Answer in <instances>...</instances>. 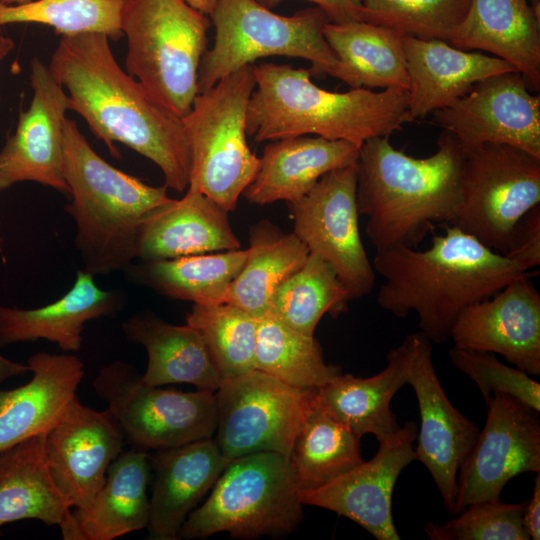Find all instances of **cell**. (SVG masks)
<instances>
[{"label":"cell","instance_id":"cell-31","mask_svg":"<svg viewBox=\"0 0 540 540\" xmlns=\"http://www.w3.org/2000/svg\"><path fill=\"white\" fill-rule=\"evenodd\" d=\"M324 37L338 63L328 73L351 88L409 89L404 35L364 21L328 22Z\"/></svg>","mask_w":540,"mask_h":540},{"label":"cell","instance_id":"cell-34","mask_svg":"<svg viewBox=\"0 0 540 540\" xmlns=\"http://www.w3.org/2000/svg\"><path fill=\"white\" fill-rule=\"evenodd\" d=\"M247 249L205 253L172 259L131 263L127 278L171 299L218 304L228 285L242 270Z\"/></svg>","mask_w":540,"mask_h":540},{"label":"cell","instance_id":"cell-41","mask_svg":"<svg viewBox=\"0 0 540 540\" xmlns=\"http://www.w3.org/2000/svg\"><path fill=\"white\" fill-rule=\"evenodd\" d=\"M525 505L526 501L511 504L500 498L471 503L443 525L427 522L424 531L432 540H529Z\"/></svg>","mask_w":540,"mask_h":540},{"label":"cell","instance_id":"cell-38","mask_svg":"<svg viewBox=\"0 0 540 540\" xmlns=\"http://www.w3.org/2000/svg\"><path fill=\"white\" fill-rule=\"evenodd\" d=\"M186 324L200 334L222 380L254 369L257 318L230 304L193 303Z\"/></svg>","mask_w":540,"mask_h":540},{"label":"cell","instance_id":"cell-6","mask_svg":"<svg viewBox=\"0 0 540 540\" xmlns=\"http://www.w3.org/2000/svg\"><path fill=\"white\" fill-rule=\"evenodd\" d=\"M210 26V18L184 0H124L126 71L180 117L198 94V68Z\"/></svg>","mask_w":540,"mask_h":540},{"label":"cell","instance_id":"cell-36","mask_svg":"<svg viewBox=\"0 0 540 540\" xmlns=\"http://www.w3.org/2000/svg\"><path fill=\"white\" fill-rule=\"evenodd\" d=\"M350 300L334 268L309 253L305 263L275 290L267 315L314 336L321 318L326 313L336 316L343 312Z\"/></svg>","mask_w":540,"mask_h":540},{"label":"cell","instance_id":"cell-39","mask_svg":"<svg viewBox=\"0 0 540 540\" xmlns=\"http://www.w3.org/2000/svg\"><path fill=\"white\" fill-rule=\"evenodd\" d=\"M124 0H36L24 5L0 3V26L38 23L61 36L102 33L111 40L123 36L121 16Z\"/></svg>","mask_w":540,"mask_h":540},{"label":"cell","instance_id":"cell-33","mask_svg":"<svg viewBox=\"0 0 540 540\" xmlns=\"http://www.w3.org/2000/svg\"><path fill=\"white\" fill-rule=\"evenodd\" d=\"M246 262L218 304H230L260 319L267 315L275 290L306 261L309 250L293 233L268 220L250 229Z\"/></svg>","mask_w":540,"mask_h":540},{"label":"cell","instance_id":"cell-37","mask_svg":"<svg viewBox=\"0 0 540 540\" xmlns=\"http://www.w3.org/2000/svg\"><path fill=\"white\" fill-rule=\"evenodd\" d=\"M254 369L300 389H316L342 373L339 366L324 361L314 336L269 315L258 319Z\"/></svg>","mask_w":540,"mask_h":540},{"label":"cell","instance_id":"cell-19","mask_svg":"<svg viewBox=\"0 0 540 540\" xmlns=\"http://www.w3.org/2000/svg\"><path fill=\"white\" fill-rule=\"evenodd\" d=\"M417 334L416 354L407 383L415 392L420 412L414 455L428 469L445 508L453 515L458 472L480 429L446 396L434 368L432 342L423 333Z\"/></svg>","mask_w":540,"mask_h":540},{"label":"cell","instance_id":"cell-26","mask_svg":"<svg viewBox=\"0 0 540 540\" xmlns=\"http://www.w3.org/2000/svg\"><path fill=\"white\" fill-rule=\"evenodd\" d=\"M228 212L193 185L143 222L136 259L153 261L240 249Z\"/></svg>","mask_w":540,"mask_h":540},{"label":"cell","instance_id":"cell-12","mask_svg":"<svg viewBox=\"0 0 540 540\" xmlns=\"http://www.w3.org/2000/svg\"><path fill=\"white\" fill-rule=\"evenodd\" d=\"M316 389L292 387L257 369L223 379L215 391L216 437L229 460L256 452L289 458Z\"/></svg>","mask_w":540,"mask_h":540},{"label":"cell","instance_id":"cell-13","mask_svg":"<svg viewBox=\"0 0 540 540\" xmlns=\"http://www.w3.org/2000/svg\"><path fill=\"white\" fill-rule=\"evenodd\" d=\"M356 164L323 175L303 197L289 202L293 233L329 263L351 299L369 294L375 271L359 230Z\"/></svg>","mask_w":540,"mask_h":540},{"label":"cell","instance_id":"cell-17","mask_svg":"<svg viewBox=\"0 0 540 540\" xmlns=\"http://www.w3.org/2000/svg\"><path fill=\"white\" fill-rule=\"evenodd\" d=\"M418 433L408 421L379 443L372 459L310 490H298L304 505L317 506L357 523L377 540H400L392 516V494L403 471L415 460L413 443Z\"/></svg>","mask_w":540,"mask_h":540},{"label":"cell","instance_id":"cell-8","mask_svg":"<svg viewBox=\"0 0 540 540\" xmlns=\"http://www.w3.org/2000/svg\"><path fill=\"white\" fill-rule=\"evenodd\" d=\"M302 506L289 459L276 452L251 453L230 460L178 539L219 532L237 539L289 534L303 519Z\"/></svg>","mask_w":540,"mask_h":540},{"label":"cell","instance_id":"cell-48","mask_svg":"<svg viewBox=\"0 0 540 540\" xmlns=\"http://www.w3.org/2000/svg\"><path fill=\"white\" fill-rule=\"evenodd\" d=\"M13 48L14 41L3 33L2 27L0 26V62L10 54Z\"/></svg>","mask_w":540,"mask_h":540},{"label":"cell","instance_id":"cell-35","mask_svg":"<svg viewBox=\"0 0 540 540\" xmlns=\"http://www.w3.org/2000/svg\"><path fill=\"white\" fill-rule=\"evenodd\" d=\"M360 439L314 397L288 458L298 490L323 486L361 464Z\"/></svg>","mask_w":540,"mask_h":540},{"label":"cell","instance_id":"cell-44","mask_svg":"<svg viewBox=\"0 0 540 540\" xmlns=\"http://www.w3.org/2000/svg\"><path fill=\"white\" fill-rule=\"evenodd\" d=\"M262 6L273 9L284 0H255ZM320 7L332 23L361 21V7L356 0H306Z\"/></svg>","mask_w":540,"mask_h":540},{"label":"cell","instance_id":"cell-40","mask_svg":"<svg viewBox=\"0 0 540 540\" xmlns=\"http://www.w3.org/2000/svg\"><path fill=\"white\" fill-rule=\"evenodd\" d=\"M361 21L419 39L448 40L471 0H356Z\"/></svg>","mask_w":540,"mask_h":540},{"label":"cell","instance_id":"cell-24","mask_svg":"<svg viewBox=\"0 0 540 540\" xmlns=\"http://www.w3.org/2000/svg\"><path fill=\"white\" fill-rule=\"evenodd\" d=\"M418 334L408 335L387 355V366L368 378L338 374L316 388L315 400L358 436L374 435L378 442L394 435L400 425L390 403L408 383L417 348Z\"/></svg>","mask_w":540,"mask_h":540},{"label":"cell","instance_id":"cell-45","mask_svg":"<svg viewBox=\"0 0 540 540\" xmlns=\"http://www.w3.org/2000/svg\"><path fill=\"white\" fill-rule=\"evenodd\" d=\"M524 527L533 540L540 539V472L534 481L532 498L526 501L523 514Z\"/></svg>","mask_w":540,"mask_h":540},{"label":"cell","instance_id":"cell-14","mask_svg":"<svg viewBox=\"0 0 540 540\" xmlns=\"http://www.w3.org/2000/svg\"><path fill=\"white\" fill-rule=\"evenodd\" d=\"M485 402V425L458 472L453 515L471 503L498 499L520 474L540 472L539 412L502 393Z\"/></svg>","mask_w":540,"mask_h":540},{"label":"cell","instance_id":"cell-4","mask_svg":"<svg viewBox=\"0 0 540 540\" xmlns=\"http://www.w3.org/2000/svg\"><path fill=\"white\" fill-rule=\"evenodd\" d=\"M252 67L256 87L247 107L246 133L256 142L314 134L361 146L414 121L407 90L332 92L315 85L309 69L272 62Z\"/></svg>","mask_w":540,"mask_h":540},{"label":"cell","instance_id":"cell-11","mask_svg":"<svg viewBox=\"0 0 540 540\" xmlns=\"http://www.w3.org/2000/svg\"><path fill=\"white\" fill-rule=\"evenodd\" d=\"M540 205V157L485 143L465 151L461 201L454 225L505 255L517 221Z\"/></svg>","mask_w":540,"mask_h":540},{"label":"cell","instance_id":"cell-30","mask_svg":"<svg viewBox=\"0 0 540 540\" xmlns=\"http://www.w3.org/2000/svg\"><path fill=\"white\" fill-rule=\"evenodd\" d=\"M121 328L130 342L147 352L142 381L151 386L187 383L215 392L221 377L200 334L189 325L165 322L152 312H138Z\"/></svg>","mask_w":540,"mask_h":540},{"label":"cell","instance_id":"cell-43","mask_svg":"<svg viewBox=\"0 0 540 540\" xmlns=\"http://www.w3.org/2000/svg\"><path fill=\"white\" fill-rule=\"evenodd\" d=\"M527 271L540 265V205L533 207L515 224L505 255Z\"/></svg>","mask_w":540,"mask_h":540},{"label":"cell","instance_id":"cell-27","mask_svg":"<svg viewBox=\"0 0 540 540\" xmlns=\"http://www.w3.org/2000/svg\"><path fill=\"white\" fill-rule=\"evenodd\" d=\"M403 43L413 120L449 106L484 78L516 70L496 56L461 50L439 39L404 36Z\"/></svg>","mask_w":540,"mask_h":540},{"label":"cell","instance_id":"cell-10","mask_svg":"<svg viewBox=\"0 0 540 540\" xmlns=\"http://www.w3.org/2000/svg\"><path fill=\"white\" fill-rule=\"evenodd\" d=\"M92 387L118 421L127 444L150 451L212 438L215 392H182L151 386L136 368L116 360L102 366Z\"/></svg>","mask_w":540,"mask_h":540},{"label":"cell","instance_id":"cell-51","mask_svg":"<svg viewBox=\"0 0 540 540\" xmlns=\"http://www.w3.org/2000/svg\"><path fill=\"white\" fill-rule=\"evenodd\" d=\"M0 253H2V247H1V244H0Z\"/></svg>","mask_w":540,"mask_h":540},{"label":"cell","instance_id":"cell-7","mask_svg":"<svg viewBox=\"0 0 540 540\" xmlns=\"http://www.w3.org/2000/svg\"><path fill=\"white\" fill-rule=\"evenodd\" d=\"M209 18L215 28V38L200 61L198 93L263 57L308 60L311 76L328 75L338 63L324 37L329 18L318 6L283 16L255 0H217Z\"/></svg>","mask_w":540,"mask_h":540},{"label":"cell","instance_id":"cell-5","mask_svg":"<svg viewBox=\"0 0 540 540\" xmlns=\"http://www.w3.org/2000/svg\"><path fill=\"white\" fill-rule=\"evenodd\" d=\"M64 177L71 201L64 206L75 223L74 245L92 276L124 270L137 254L143 222L172 200L155 187L106 162L72 119L63 127Z\"/></svg>","mask_w":540,"mask_h":540},{"label":"cell","instance_id":"cell-29","mask_svg":"<svg viewBox=\"0 0 540 540\" xmlns=\"http://www.w3.org/2000/svg\"><path fill=\"white\" fill-rule=\"evenodd\" d=\"M359 145L320 136L272 140L260 166L242 195L252 204L292 202L307 194L326 173L357 163Z\"/></svg>","mask_w":540,"mask_h":540},{"label":"cell","instance_id":"cell-1","mask_svg":"<svg viewBox=\"0 0 540 540\" xmlns=\"http://www.w3.org/2000/svg\"><path fill=\"white\" fill-rule=\"evenodd\" d=\"M48 68L68 92L70 110L114 158H121L114 143H122L154 162L167 188H188L191 159L182 118L124 72L105 34L61 36Z\"/></svg>","mask_w":540,"mask_h":540},{"label":"cell","instance_id":"cell-20","mask_svg":"<svg viewBox=\"0 0 540 540\" xmlns=\"http://www.w3.org/2000/svg\"><path fill=\"white\" fill-rule=\"evenodd\" d=\"M533 276L516 278L467 307L452 329L454 347L499 354L529 375L540 376V294Z\"/></svg>","mask_w":540,"mask_h":540},{"label":"cell","instance_id":"cell-21","mask_svg":"<svg viewBox=\"0 0 540 540\" xmlns=\"http://www.w3.org/2000/svg\"><path fill=\"white\" fill-rule=\"evenodd\" d=\"M149 540H177L180 528L230 462L213 438L149 453Z\"/></svg>","mask_w":540,"mask_h":540},{"label":"cell","instance_id":"cell-50","mask_svg":"<svg viewBox=\"0 0 540 540\" xmlns=\"http://www.w3.org/2000/svg\"><path fill=\"white\" fill-rule=\"evenodd\" d=\"M528 1L531 3V5L534 8L540 10V0H528Z\"/></svg>","mask_w":540,"mask_h":540},{"label":"cell","instance_id":"cell-25","mask_svg":"<svg viewBox=\"0 0 540 540\" xmlns=\"http://www.w3.org/2000/svg\"><path fill=\"white\" fill-rule=\"evenodd\" d=\"M149 451L131 447L110 464L106 480L84 508L71 509L59 526L64 540H113L146 528Z\"/></svg>","mask_w":540,"mask_h":540},{"label":"cell","instance_id":"cell-15","mask_svg":"<svg viewBox=\"0 0 540 540\" xmlns=\"http://www.w3.org/2000/svg\"><path fill=\"white\" fill-rule=\"evenodd\" d=\"M434 123L468 151L485 143L511 145L540 157V96L519 71L484 78L447 107Z\"/></svg>","mask_w":540,"mask_h":540},{"label":"cell","instance_id":"cell-49","mask_svg":"<svg viewBox=\"0 0 540 540\" xmlns=\"http://www.w3.org/2000/svg\"><path fill=\"white\" fill-rule=\"evenodd\" d=\"M32 1L33 0H0V3L7 5H24Z\"/></svg>","mask_w":540,"mask_h":540},{"label":"cell","instance_id":"cell-3","mask_svg":"<svg viewBox=\"0 0 540 540\" xmlns=\"http://www.w3.org/2000/svg\"><path fill=\"white\" fill-rule=\"evenodd\" d=\"M464 158L458 140L445 130L436 152L425 158L396 149L389 137L361 145L357 207L376 252L416 248L435 227L455 224Z\"/></svg>","mask_w":540,"mask_h":540},{"label":"cell","instance_id":"cell-2","mask_svg":"<svg viewBox=\"0 0 540 540\" xmlns=\"http://www.w3.org/2000/svg\"><path fill=\"white\" fill-rule=\"evenodd\" d=\"M372 265L384 279L377 304L398 318L418 316L420 332L441 344L461 313L516 278L536 275L495 252L457 225L444 226L430 247L376 252Z\"/></svg>","mask_w":540,"mask_h":540},{"label":"cell","instance_id":"cell-32","mask_svg":"<svg viewBox=\"0 0 540 540\" xmlns=\"http://www.w3.org/2000/svg\"><path fill=\"white\" fill-rule=\"evenodd\" d=\"M45 435L0 451V537L5 524L33 519L60 526L70 513L47 465Z\"/></svg>","mask_w":540,"mask_h":540},{"label":"cell","instance_id":"cell-16","mask_svg":"<svg viewBox=\"0 0 540 540\" xmlns=\"http://www.w3.org/2000/svg\"><path fill=\"white\" fill-rule=\"evenodd\" d=\"M30 84L31 104L20 111L14 134L0 150V192L32 181L69 195L63 147L68 94L38 57L31 61Z\"/></svg>","mask_w":540,"mask_h":540},{"label":"cell","instance_id":"cell-46","mask_svg":"<svg viewBox=\"0 0 540 540\" xmlns=\"http://www.w3.org/2000/svg\"><path fill=\"white\" fill-rule=\"evenodd\" d=\"M30 372L27 364L10 360L0 354V384L5 380Z\"/></svg>","mask_w":540,"mask_h":540},{"label":"cell","instance_id":"cell-28","mask_svg":"<svg viewBox=\"0 0 540 540\" xmlns=\"http://www.w3.org/2000/svg\"><path fill=\"white\" fill-rule=\"evenodd\" d=\"M540 10L528 0H471L447 43L492 53L511 64L529 89H540Z\"/></svg>","mask_w":540,"mask_h":540},{"label":"cell","instance_id":"cell-47","mask_svg":"<svg viewBox=\"0 0 540 540\" xmlns=\"http://www.w3.org/2000/svg\"><path fill=\"white\" fill-rule=\"evenodd\" d=\"M184 1L187 4H189L191 7L207 15L208 17L213 12L217 4V0H184Z\"/></svg>","mask_w":540,"mask_h":540},{"label":"cell","instance_id":"cell-23","mask_svg":"<svg viewBox=\"0 0 540 540\" xmlns=\"http://www.w3.org/2000/svg\"><path fill=\"white\" fill-rule=\"evenodd\" d=\"M125 293L104 290L94 276L79 270L71 289L56 301L34 309L0 306V347L44 339L65 353L78 352L88 321L117 315Z\"/></svg>","mask_w":540,"mask_h":540},{"label":"cell","instance_id":"cell-22","mask_svg":"<svg viewBox=\"0 0 540 540\" xmlns=\"http://www.w3.org/2000/svg\"><path fill=\"white\" fill-rule=\"evenodd\" d=\"M27 365L32 374L27 383L0 389V451L47 433L77 397L85 375L83 361L71 353L37 352Z\"/></svg>","mask_w":540,"mask_h":540},{"label":"cell","instance_id":"cell-42","mask_svg":"<svg viewBox=\"0 0 540 540\" xmlns=\"http://www.w3.org/2000/svg\"><path fill=\"white\" fill-rule=\"evenodd\" d=\"M449 357L456 369L475 382L485 401L502 393L540 412V384L525 371L504 364L490 352L453 347Z\"/></svg>","mask_w":540,"mask_h":540},{"label":"cell","instance_id":"cell-18","mask_svg":"<svg viewBox=\"0 0 540 540\" xmlns=\"http://www.w3.org/2000/svg\"><path fill=\"white\" fill-rule=\"evenodd\" d=\"M125 444L123 431L108 408L95 410L78 396L71 402L44 439L50 474L71 509L84 508L92 501Z\"/></svg>","mask_w":540,"mask_h":540},{"label":"cell","instance_id":"cell-9","mask_svg":"<svg viewBox=\"0 0 540 540\" xmlns=\"http://www.w3.org/2000/svg\"><path fill=\"white\" fill-rule=\"evenodd\" d=\"M255 87L248 65L198 93L181 117L190 150L189 185L227 212L236 208L260 166L246 139V112Z\"/></svg>","mask_w":540,"mask_h":540}]
</instances>
